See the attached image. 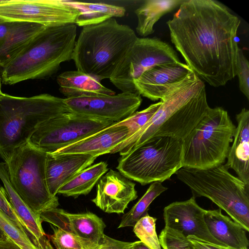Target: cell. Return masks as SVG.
I'll use <instances>...</instances> for the list:
<instances>
[{
    "label": "cell",
    "mask_w": 249,
    "mask_h": 249,
    "mask_svg": "<svg viewBox=\"0 0 249 249\" xmlns=\"http://www.w3.org/2000/svg\"><path fill=\"white\" fill-rule=\"evenodd\" d=\"M240 20L215 0H185L167 22L171 40L186 64L212 86L236 76Z\"/></svg>",
    "instance_id": "obj_1"
},
{
    "label": "cell",
    "mask_w": 249,
    "mask_h": 249,
    "mask_svg": "<svg viewBox=\"0 0 249 249\" xmlns=\"http://www.w3.org/2000/svg\"><path fill=\"white\" fill-rule=\"evenodd\" d=\"M160 101L161 105L146 124L117 145L111 154L125 155L156 137L182 140L211 108L205 84L195 73L188 82Z\"/></svg>",
    "instance_id": "obj_2"
},
{
    "label": "cell",
    "mask_w": 249,
    "mask_h": 249,
    "mask_svg": "<svg viewBox=\"0 0 249 249\" xmlns=\"http://www.w3.org/2000/svg\"><path fill=\"white\" fill-rule=\"evenodd\" d=\"M75 23L45 26L13 57L0 66L7 85L31 79H46L60 64L71 59L76 41Z\"/></svg>",
    "instance_id": "obj_3"
},
{
    "label": "cell",
    "mask_w": 249,
    "mask_h": 249,
    "mask_svg": "<svg viewBox=\"0 0 249 249\" xmlns=\"http://www.w3.org/2000/svg\"><path fill=\"white\" fill-rule=\"evenodd\" d=\"M137 38L132 29L114 18L85 26L75 41L71 59L77 70L100 82L109 79Z\"/></svg>",
    "instance_id": "obj_4"
},
{
    "label": "cell",
    "mask_w": 249,
    "mask_h": 249,
    "mask_svg": "<svg viewBox=\"0 0 249 249\" xmlns=\"http://www.w3.org/2000/svg\"><path fill=\"white\" fill-rule=\"evenodd\" d=\"M70 111L64 99L49 94L18 97L4 93L0 99V158L5 161L41 124Z\"/></svg>",
    "instance_id": "obj_5"
},
{
    "label": "cell",
    "mask_w": 249,
    "mask_h": 249,
    "mask_svg": "<svg viewBox=\"0 0 249 249\" xmlns=\"http://www.w3.org/2000/svg\"><path fill=\"white\" fill-rule=\"evenodd\" d=\"M193 196L206 197L249 231V186L222 164L207 169L182 167L176 173Z\"/></svg>",
    "instance_id": "obj_6"
},
{
    "label": "cell",
    "mask_w": 249,
    "mask_h": 249,
    "mask_svg": "<svg viewBox=\"0 0 249 249\" xmlns=\"http://www.w3.org/2000/svg\"><path fill=\"white\" fill-rule=\"evenodd\" d=\"M235 128L226 110L210 108L182 140V167L203 169L222 164Z\"/></svg>",
    "instance_id": "obj_7"
},
{
    "label": "cell",
    "mask_w": 249,
    "mask_h": 249,
    "mask_svg": "<svg viewBox=\"0 0 249 249\" xmlns=\"http://www.w3.org/2000/svg\"><path fill=\"white\" fill-rule=\"evenodd\" d=\"M47 153L29 141L16 149L4 162L10 181L24 203L37 215L57 208L56 196L47 186L46 164Z\"/></svg>",
    "instance_id": "obj_8"
},
{
    "label": "cell",
    "mask_w": 249,
    "mask_h": 249,
    "mask_svg": "<svg viewBox=\"0 0 249 249\" xmlns=\"http://www.w3.org/2000/svg\"><path fill=\"white\" fill-rule=\"evenodd\" d=\"M182 140L169 137L152 138L121 156L117 169L142 185L162 182L182 167Z\"/></svg>",
    "instance_id": "obj_9"
},
{
    "label": "cell",
    "mask_w": 249,
    "mask_h": 249,
    "mask_svg": "<svg viewBox=\"0 0 249 249\" xmlns=\"http://www.w3.org/2000/svg\"><path fill=\"white\" fill-rule=\"evenodd\" d=\"M180 62L168 44L156 37H138L109 80L122 92L138 93L134 80L144 72L157 65Z\"/></svg>",
    "instance_id": "obj_10"
},
{
    "label": "cell",
    "mask_w": 249,
    "mask_h": 249,
    "mask_svg": "<svg viewBox=\"0 0 249 249\" xmlns=\"http://www.w3.org/2000/svg\"><path fill=\"white\" fill-rule=\"evenodd\" d=\"M113 123L70 111L43 123L29 141L46 153L52 154L89 137Z\"/></svg>",
    "instance_id": "obj_11"
},
{
    "label": "cell",
    "mask_w": 249,
    "mask_h": 249,
    "mask_svg": "<svg viewBox=\"0 0 249 249\" xmlns=\"http://www.w3.org/2000/svg\"><path fill=\"white\" fill-rule=\"evenodd\" d=\"M77 10L64 0H0V23L29 22L45 26L75 23Z\"/></svg>",
    "instance_id": "obj_12"
},
{
    "label": "cell",
    "mask_w": 249,
    "mask_h": 249,
    "mask_svg": "<svg viewBox=\"0 0 249 249\" xmlns=\"http://www.w3.org/2000/svg\"><path fill=\"white\" fill-rule=\"evenodd\" d=\"M64 100L71 112L114 123L131 115L142 102L140 94L132 92L66 98Z\"/></svg>",
    "instance_id": "obj_13"
},
{
    "label": "cell",
    "mask_w": 249,
    "mask_h": 249,
    "mask_svg": "<svg viewBox=\"0 0 249 249\" xmlns=\"http://www.w3.org/2000/svg\"><path fill=\"white\" fill-rule=\"evenodd\" d=\"M194 73L181 62L156 66L134 80L137 92L152 101L161 100L188 82Z\"/></svg>",
    "instance_id": "obj_14"
},
{
    "label": "cell",
    "mask_w": 249,
    "mask_h": 249,
    "mask_svg": "<svg viewBox=\"0 0 249 249\" xmlns=\"http://www.w3.org/2000/svg\"><path fill=\"white\" fill-rule=\"evenodd\" d=\"M206 212V210L196 203L193 196L185 201L173 202L163 210L165 227L177 231L187 238L193 236L223 246L209 231L204 219Z\"/></svg>",
    "instance_id": "obj_15"
},
{
    "label": "cell",
    "mask_w": 249,
    "mask_h": 249,
    "mask_svg": "<svg viewBox=\"0 0 249 249\" xmlns=\"http://www.w3.org/2000/svg\"><path fill=\"white\" fill-rule=\"evenodd\" d=\"M138 197L135 184L120 172L110 169L96 184V196L91 201L108 213H124L131 201Z\"/></svg>",
    "instance_id": "obj_16"
},
{
    "label": "cell",
    "mask_w": 249,
    "mask_h": 249,
    "mask_svg": "<svg viewBox=\"0 0 249 249\" xmlns=\"http://www.w3.org/2000/svg\"><path fill=\"white\" fill-rule=\"evenodd\" d=\"M40 219L97 245L101 244L105 235L104 222L90 212L71 213L55 208L42 212Z\"/></svg>",
    "instance_id": "obj_17"
},
{
    "label": "cell",
    "mask_w": 249,
    "mask_h": 249,
    "mask_svg": "<svg viewBox=\"0 0 249 249\" xmlns=\"http://www.w3.org/2000/svg\"><path fill=\"white\" fill-rule=\"evenodd\" d=\"M96 158L84 154L47 153L46 178L50 194L56 196L59 189L63 185L91 165Z\"/></svg>",
    "instance_id": "obj_18"
},
{
    "label": "cell",
    "mask_w": 249,
    "mask_h": 249,
    "mask_svg": "<svg viewBox=\"0 0 249 249\" xmlns=\"http://www.w3.org/2000/svg\"><path fill=\"white\" fill-rule=\"evenodd\" d=\"M0 179L8 200L23 224L26 233L32 242L37 249H47L52 246L42 228L40 216L24 203L13 188L4 161L0 162Z\"/></svg>",
    "instance_id": "obj_19"
},
{
    "label": "cell",
    "mask_w": 249,
    "mask_h": 249,
    "mask_svg": "<svg viewBox=\"0 0 249 249\" xmlns=\"http://www.w3.org/2000/svg\"><path fill=\"white\" fill-rule=\"evenodd\" d=\"M129 136L128 128L114 123L94 134L52 154L79 153L98 156L110 153Z\"/></svg>",
    "instance_id": "obj_20"
},
{
    "label": "cell",
    "mask_w": 249,
    "mask_h": 249,
    "mask_svg": "<svg viewBox=\"0 0 249 249\" xmlns=\"http://www.w3.org/2000/svg\"><path fill=\"white\" fill-rule=\"evenodd\" d=\"M236 120L237 126L225 165L234 170L238 178L249 186V110L243 108Z\"/></svg>",
    "instance_id": "obj_21"
},
{
    "label": "cell",
    "mask_w": 249,
    "mask_h": 249,
    "mask_svg": "<svg viewBox=\"0 0 249 249\" xmlns=\"http://www.w3.org/2000/svg\"><path fill=\"white\" fill-rule=\"evenodd\" d=\"M204 219L211 234L223 246L234 249H249L246 230L223 215L221 209L206 210Z\"/></svg>",
    "instance_id": "obj_22"
},
{
    "label": "cell",
    "mask_w": 249,
    "mask_h": 249,
    "mask_svg": "<svg viewBox=\"0 0 249 249\" xmlns=\"http://www.w3.org/2000/svg\"><path fill=\"white\" fill-rule=\"evenodd\" d=\"M59 91L67 98L96 95H113L115 92L97 79L78 70L66 71L56 78Z\"/></svg>",
    "instance_id": "obj_23"
},
{
    "label": "cell",
    "mask_w": 249,
    "mask_h": 249,
    "mask_svg": "<svg viewBox=\"0 0 249 249\" xmlns=\"http://www.w3.org/2000/svg\"><path fill=\"white\" fill-rule=\"evenodd\" d=\"M45 26L29 22H13L10 31L0 46V66L21 51Z\"/></svg>",
    "instance_id": "obj_24"
},
{
    "label": "cell",
    "mask_w": 249,
    "mask_h": 249,
    "mask_svg": "<svg viewBox=\"0 0 249 249\" xmlns=\"http://www.w3.org/2000/svg\"><path fill=\"white\" fill-rule=\"evenodd\" d=\"M64 1L77 10L75 24L79 26L96 24L111 18L122 17L126 11L123 7L106 3Z\"/></svg>",
    "instance_id": "obj_25"
},
{
    "label": "cell",
    "mask_w": 249,
    "mask_h": 249,
    "mask_svg": "<svg viewBox=\"0 0 249 249\" xmlns=\"http://www.w3.org/2000/svg\"><path fill=\"white\" fill-rule=\"evenodd\" d=\"M185 0H147L135 11L138 18L137 33L145 37L154 32V26L164 15L179 5Z\"/></svg>",
    "instance_id": "obj_26"
},
{
    "label": "cell",
    "mask_w": 249,
    "mask_h": 249,
    "mask_svg": "<svg viewBox=\"0 0 249 249\" xmlns=\"http://www.w3.org/2000/svg\"><path fill=\"white\" fill-rule=\"evenodd\" d=\"M107 171V163L105 161L91 164L63 185L59 189L57 194L74 198L80 195H87Z\"/></svg>",
    "instance_id": "obj_27"
},
{
    "label": "cell",
    "mask_w": 249,
    "mask_h": 249,
    "mask_svg": "<svg viewBox=\"0 0 249 249\" xmlns=\"http://www.w3.org/2000/svg\"><path fill=\"white\" fill-rule=\"evenodd\" d=\"M167 189L161 182H153L139 201L122 216L118 228L134 227L141 218L148 213L149 205L153 201Z\"/></svg>",
    "instance_id": "obj_28"
},
{
    "label": "cell",
    "mask_w": 249,
    "mask_h": 249,
    "mask_svg": "<svg viewBox=\"0 0 249 249\" xmlns=\"http://www.w3.org/2000/svg\"><path fill=\"white\" fill-rule=\"evenodd\" d=\"M156 218L147 213L133 227L135 235L150 249H162L156 230Z\"/></svg>",
    "instance_id": "obj_29"
},
{
    "label": "cell",
    "mask_w": 249,
    "mask_h": 249,
    "mask_svg": "<svg viewBox=\"0 0 249 249\" xmlns=\"http://www.w3.org/2000/svg\"><path fill=\"white\" fill-rule=\"evenodd\" d=\"M53 234L51 239L56 249H97L99 245L51 226Z\"/></svg>",
    "instance_id": "obj_30"
},
{
    "label": "cell",
    "mask_w": 249,
    "mask_h": 249,
    "mask_svg": "<svg viewBox=\"0 0 249 249\" xmlns=\"http://www.w3.org/2000/svg\"><path fill=\"white\" fill-rule=\"evenodd\" d=\"M161 104V101L151 104L146 108L140 111H136L125 119L115 122L114 124L115 125L127 126L129 130L128 137L129 138L146 124L159 109Z\"/></svg>",
    "instance_id": "obj_31"
},
{
    "label": "cell",
    "mask_w": 249,
    "mask_h": 249,
    "mask_svg": "<svg viewBox=\"0 0 249 249\" xmlns=\"http://www.w3.org/2000/svg\"><path fill=\"white\" fill-rule=\"evenodd\" d=\"M0 229L22 249H37L25 231L0 210Z\"/></svg>",
    "instance_id": "obj_32"
},
{
    "label": "cell",
    "mask_w": 249,
    "mask_h": 249,
    "mask_svg": "<svg viewBox=\"0 0 249 249\" xmlns=\"http://www.w3.org/2000/svg\"><path fill=\"white\" fill-rule=\"evenodd\" d=\"M159 240L163 249H196L187 237L165 227L160 232Z\"/></svg>",
    "instance_id": "obj_33"
},
{
    "label": "cell",
    "mask_w": 249,
    "mask_h": 249,
    "mask_svg": "<svg viewBox=\"0 0 249 249\" xmlns=\"http://www.w3.org/2000/svg\"><path fill=\"white\" fill-rule=\"evenodd\" d=\"M236 75L240 91L249 99V63L242 50L238 48L236 58Z\"/></svg>",
    "instance_id": "obj_34"
},
{
    "label": "cell",
    "mask_w": 249,
    "mask_h": 249,
    "mask_svg": "<svg viewBox=\"0 0 249 249\" xmlns=\"http://www.w3.org/2000/svg\"><path fill=\"white\" fill-rule=\"evenodd\" d=\"M0 210L4 213L19 228L26 233L23 224L8 201L2 187H0Z\"/></svg>",
    "instance_id": "obj_35"
},
{
    "label": "cell",
    "mask_w": 249,
    "mask_h": 249,
    "mask_svg": "<svg viewBox=\"0 0 249 249\" xmlns=\"http://www.w3.org/2000/svg\"><path fill=\"white\" fill-rule=\"evenodd\" d=\"M132 242L121 241L104 235L97 249H131Z\"/></svg>",
    "instance_id": "obj_36"
},
{
    "label": "cell",
    "mask_w": 249,
    "mask_h": 249,
    "mask_svg": "<svg viewBox=\"0 0 249 249\" xmlns=\"http://www.w3.org/2000/svg\"><path fill=\"white\" fill-rule=\"evenodd\" d=\"M187 239L193 244L196 249H234L228 247L214 244L193 236H189Z\"/></svg>",
    "instance_id": "obj_37"
},
{
    "label": "cell",
    "mask_w": 249,
    "mask_h": 249,
    "mask_svg": "<svg viewBox=\"0 0 249 249\" xmlns=\"http://www.w3.org/2000/svg\"><path fill=\"white\" fill-rule=\"evenodd\" d=\"M12 24L13 22H3L0 23V46L6 38Z\"/></svg>",
    "instance_id": "obj_38"
},
{
    "label": "cell",
    "mask_w": 249,
    "mask_h": 249,
    "mask_svg": "<svg viewBox=\"0 0 249 249\" xmlns=\"http://www.w3.org/2000/svg\"><path fill=\"white\" fill-rule=\"evenodd\" d=\"M0 249H22L8 236L0 240Z\"/></svg>",
    "instance_id": "obj_39"
},
{
    "label": "cell",
    "mask_w": 249,
    "mask_h": 249,
    "mask_svg": "<svg viewBox=\"0 0 249 249\" xmlns=\"http://www.w3.org/2000/svg\"><path fill=\"white\" fill-rule=\"evenodd\" d=\"M131 249H150L141 241L132 242Z\"/></svg>",
    "instance_id": "obj_40"
},
{
    "label": "cell",
    "mask_w": 249,
    "mask_h": 249,
    "mask_svg": "<svg viewBox=\"0 0 249 249\" xmlns=\"http://www.w3.org/2000/svg\"><path fill=\"white\" fill-rule=\"evenodd\" d=\"M1 75H0V99L2 98L4 95V93H3L1 91Z\"/></svg>",
    "instance_id": "obj_41"
},
{
    "label": "cell",
    "mask_w": 249,
    "mask_h": 249,
    "mask_svg": "<svg viewBox=\"0 0 249 249\" xmlns=\"http://www.w3.org/2000/svg\"><path fill=\"white\" fill-rule=\"evenodd\" d=\"M7 236L4 233V232L0 229V240L5 238Z\"/></svg>",
    "instance_id": "obj_42"
},
{
    "label": "cell",
    "mask_w": 249,
    "mask_h": 249,
    "mask_svg": "<svg viewBox=\"0 0 249 249\" xmlns=\"http://www.w3.org/2000/svg\"><path fill=\"white\" fill-rule=\"evenodd\" d=\"M47 249H53V247H52V246H51V247H49V248H47Z\"/></svg>",
    "instance_id": "obj_43"
},
{
    "label": "cell",
    "mask_w": 249,
    "mask_h": 249,
    "mask_svg": "<svg viewBox=\"0 0 249 249\" xmlns=\"http://www.w3.org/2000/svg\"></svg>",
    "instance_id": "obj_44"
}]
</instances>
